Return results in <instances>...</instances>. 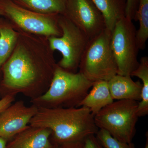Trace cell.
Masks as SVG:
<instances>
[{
    "instance_id": "6da1fadb",
    "label": "cell",
    "mask_w": 148,
    "mask_h": 148,
    "mask_svg": "<svg viewBox=\"0 0 148 148\" xmlns=\"http://www.w3.org/2000/svg\"><path fill=\"white\" fill-rule=\"evenodd\" d=\"M57 66L53 62L36 61L19 47L1 68V98L18 94L31 100L38 98L49 88Z\"/></svg>"
},
{
    "instance_id": "7a4b0ae2",
    "label": "cell",
    "mask_w": 148,
    "mask_h": 148,
    "mask_svg": "<svg viewBox=\"0 0 148 148\" xmlns=\"http://www.w3.org/2000/svg\"><path fill=\"white\" fill-rule=\"evenodd\" d=\"M29 125L45 127L51 131L53 145L83 142L89 135H95L99 130L94 115L89 109L75 108H38Z\"/></svg>"
},
{
    "instance_id": "3957f363",
    "label": "cell",
    "mask_w": 148,
    "mask_h": 148,
    "mask_svg": "<svg viewBox=\"0 0 148 148\" xmlns=\"http://www.w3.org/2000/svg\"><path fill=\"white\" fill-rule=\"evenodd\" d=\"M93 83L79 72L67 71L57 65L46 92L31 102L38 108H78Z\"/></svg>"
},
{
    "instance_id": "277c9868",
    "label": "cell",
    "mask_w": 148,
    "mask_h": 148,
    "mask_svg": "<svg viewBox=\"0 0 148 148\" xmlns=\"http://www.w3.org/2000/svg\"><path fill=\"white\" fill-rule=\"evenodd\" d=\"M111 32L106 29L89 40L80 61L79 73L91 82L108 81L118 73L111 45Z\"/></svg>"
},
{
    "instance_id": "5b68a950",
    "label": "cell",
    "mask_w": 148,
    "mask_h": 148,
    "mask_svg": "<svg viewBox=\"0 0 148 148\" xmlns=\"http://www.w3.org/2000/svg\"><path fill=\"white\" fill-rule=\"evenodd\" d=\"M138 103L127 100L113 101L94 116L95 125L119 141L132 143L139 117Z\"/></svg>"
},
{
    "instance_id": "8992f818",
    "label": "cell",
    "mask_w": 148,
    "mask_h": 148,
    "mask_svg": "<svg viewBox=\"0 0 148 148\" xmlns=\"http://www.w3.org/2000/svg\"><path fill=\"white\" fill-rule=\"evenodd\" d=\"M58 24L61 29L60 36L49 38L51 49L61 52L62 59L58 67L67 71L77 73L81 58L89 41L87 36L69 18L59 14Z\"/></svg>"
},
{
    "instance_id": "52a82bcc",
    "label": "cell",
    "mask_w": 148,
    "mask_h": 148,
    "mask_svg": "<svg viewBox=\"0 0 148 148\" xmlns=\"http://www.w3.org/2000/svg\"><path fill=\"white\" fill-rule=\"evenodd\" d=\"M136 32L132 20L125 16L116 22L111 32V47L119 75H130L139 65Z\"/></svg>"
},
{
    "instance_id": "ba28073f",
    "label": "cell",
    "mask_w": 148,
    "mask_h": 148,
    "mask_svg": "<svg viewBox=\"0 0 148 148\" xmlns=\"http://www.w3.org/2000/svg\"><path fill=\"white\" fill-rule=\"evenodd\" d=\"M0 9L4 15L31 33L50 37L60 36L62 34L56 22L59 14L37 13L18 5L12 0H0Z\"/></svg>"
},
{
    "instance_id": "9c48e42d",
    "label": "cell",
    "mask_w": 148,
    "mask_h": 148,
    "mask_svg": "<svg viewBox=\"0 0 148 148\" xmlns=\"http://www.w3.org/2000/svg\"><path fill=\"white\" fill-rule=\"evenodd\" d=\"M63 14L80 29L89 40L106 29L103 15L92 0H67Z\"/></svg>"
},
{
    "instance_id": "30bf717a",
    "label": "cell",
    "mask_w": 148,
    "mask_h": 148,
    "mask_svg": "<svg viewBox=\"0 0 148 148\" xmlns=\"http://www.w3.org/2000/svg\"><path fill=\"white\" fill-rule=\"evenodd\" d=\"M38 108L22 101L12 103L0 113V137L9 142L29 127Z\"/></svg>"
},
{
    "instance_id": "8fae6325",
    "label": "cell",
    "mask_w": 148,
    "mask_h": 148,
    "mask_svg": "<svg viewBox=\"0 0 148 148\" xmlns=\"http://www.w3.org/2000/svg\"><path fill=\"white\" fill-rule=\"evenodd\" d=\"M51 135L48 128L29 125L8 143L7 148H53Z\"/></svg>"
},
{
    "instance_id": "7c38bea8",
    "label": "cell",
    "mask_w": 148,
    "mask_h": 148,
    "mask_svg": "<svg viewBox=\"0 0 148 148\" xmlns=\"http://www.w3.org/2000/svg\"><path fill=\"white\" fill-rule=\"evenodd\" d=\"M111 96L114 100L140 101L143 84L133 81L130 75L117 74L108 81Z\"/></svg>"
},
{
    "instance_id": "4fadbf2b",
    "label": "cell",
    "mask_w": 148,
    "mask_h": 148,
    "mask_svg": "<svg viewBox=\"0 0 148 148\" xmlns=\"http://www.w3.org/2000/svg\"><path fill=\"white\" fill-rule=\"evenodd\" d=\"M113 101L108 81H99L93 82L91 90L82 101L79 107H85L89 109L94 116Z\"/></svg>"
},
{
    "instance_id": "5bb4252c",
    "label": "cell",
    "mask_w": 148,
    "mask_h": 148,
    "mask_svg": "<svg viewBox=\"0 0 148 148\" xmlns=\"http://www.w3.org/2000/svg\"><path fill=\"white\" fill-rule=\"evenodd\" d=\"M103 15L106 28L111 32L121 19L125 17V0H92Z\"/></svg>"
},
{
    "instance_id": "9a60e30c",
    "label": "cell",
    "mask_w": 148,
    "mask_h": 148,
    "mask_svg": "<svg viewBox=\"0 0 148 148\" xmlns=\"http://www.w3.org/2000/svg\"><path fill=\"white\" fill-rule=\"evenodd\" d=\"M18 5L42 14H63L67 0H12Z\"/></svg>"
},
{
    "instance_id": "2e32d148",
    "label": "cell",
    "mask_w": 148,
    "mask_h": 148,
    "mask_svg": "<svg viewBox=\"0 0 148 148\" xmlns=\"http://www.w3.org/2000/svg\"><path fill=\"white\" fill-rule=\"evenodd\" d=\"M141 80L143 84L141 98L138 103V116L142 117L148 114V57L143 56L139 61V65L130 75Z\"/></svg>"
},
{
    "instance_id": "e0dca14e",
    "label": "cell",
    "mask_w": 148,
    "mask_h": 148,
    "mask_svg": "<svg viewBox=\"0 0 148 148\" xmlns=\"http://www.w3.org/2000/svg\"><path fill=\"white\" fill-rule=\"evenodd\" d=\"M139 22L136 38L139 49L143 50L148 38V0H139L134 20Z\"/></svg>"
},
{
    "instance_id": "ac0fdd59",
    "label": "cell",
    "mask_w": 148,
    "mask_h": 148,
    "mask_svg": "<svg viewBox=\"0 0 148 148\" xmlns=\"http://www.w3.org/2000/svg\"><path fill=\"white\" fill-rule=\"evenodd\" d=\"M16 40V33L12 29L0 23V69L9 58Z\"/></svg>"
},
{
    "instance_id": "d6986e66",
    "label": "cell",
    "mask_w": 148,
    "mask_h": 148,
    "mask_svg": "<svg viewBox=\"0 0 148 148\" xmlns=\"http://www.w3.org/2000/svg\"><path fill=\"white\" fill-rule=\"evenodd\" d=\"M95 135L103 148H135L132 143H127L119 141L105 130L99 129Z\"/></svg>"
},
{
    "instance_id": "ffe728a7",
    "label": "cell",
    "mask_w": 148,
    "mask_h": 148,
    "mask_svg": "<svg viewBox=\"0 0 148 148\" xmlns=\"http://www.w3.org/2000/svg\"><path fill=\"white\" fill-rule=\"evenodd\" d=\"M125 17L133 21L139 3V0H125Z\"/></svg>"
},
{
    "instance_id": "44dd1931",
    "label": "cell",
    "mask_w": 148,
    "mask_h": 148,
    "mask_svg": "<svg viewBox=\"0 0 148 148\" xmlns=\"http://www.w3.org/2000/svg\"><path fill=\"white\" fill-rule=\"evenodd\" d=\"M83 143L84 148H103L94 135L88 136Z\"/></svg>"
},
{
    "instance_id": "7402d4cb",
    "label": "cell",
    "mask_w": 148,
    "mask_h": 148,
    "mask_svg": "<svg viewBox=\"0 0 148 148\" xmlns=\"http://www.w3.org/2000/svg\"><path fill=\"white\" fill-rule=\"evenodd\" d=\"M15 101V96L6 95L0 99V113Z\"/></svg>"
},
{
    "instance_id": "603a6c76",
    "label": "cell",
    "mask_w": 148,
    "mask_h": 148,
    "mask_svg": "<svg viewBox=\"0 0 148 148\" xmlns=\"http://www.w3.org/2000/svg\"><path fill=\"white\" fill-rule=\"evenodd\" d=\"M59 148H84L83 141L67 143L59 146Z\"/></svg>"
},
{
    "instance_id": "cb8c5ba5",
    "label": "cell",
    "mask_w": 148,
    "mask_h": 148,
    "mask_svg": "<svg viewBox=\"0 0 148 148\" xmlns=\"http://www.w3.org/2000/svg\"><path fill=\"white\" fill-rule=\"evenodd\" d=\"M8 141L0 137V148H7Z\"/></svg>"
},
{
    "instance_id": "d4e9b609",
    "label": "cell",
    "mask_w": 148,
    "mask_h": 148,
    "mask_svg": "<svg viewBox=\"0 0 148 148\" xmlns=\"http://www.w3.org/2000/svg\"><path fill=\"white\" fill-rule=\"evenodd\" d=\"M147 140H146V142L145 144V148H148V133H147Z\"/></svg>"
},
{
    "instance_id": "484cf974",
    "label": "cell",
    "mask_w": 148,
    "mask_h": 148,
    "mask_svg": "<svg viewBox=\"0 0 148 148\" xmlns=\"http://www.w3.org/2000/svg\"><path fill=\"white\" fill-rule=\"evenodd\" d=\"M2 78V72L1 69H0V82H1V79Z\"/></svg>"
},
{
    "instance_id": "4316f807",
    "label": "cell",
    "mask_w": 148,
    "mask_h": 148,
    "mask_svg": "<svg viewBox=\"0 0 148 148\" xmlns=\"http://www.w3.org/2000/svg\"><path fill=\"white\" fill-rule=\"evenodd\" d=\"M0 15H4L3 13V12L2 10L0 9Z\"/></svg>"
},
{
    "instance_id": "83f0119b",
    "label": "cell",
    "mask_w": 148,
    "mask_h": 148,
    "mask_svg": "<svg viewBox=\"0 0 148 148\" xmlns=\"http://www.w3.org/2000/svg\"><path fill=\"white\" fill-rule=\"evenodd\" d=\"M53 148H59V146L57 145H54Z\"/></svg>"
}]
</instances>
